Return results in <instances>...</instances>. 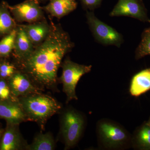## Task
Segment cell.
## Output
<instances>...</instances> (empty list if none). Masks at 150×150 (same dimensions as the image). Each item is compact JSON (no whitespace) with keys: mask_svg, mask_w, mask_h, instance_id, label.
Masks as SVG:
<instances>
[{"mask_svg":"<svg viewBox=\"0 0 150 150\" xmlns=\"http://www.w3.org/2000/svg\"><path fill=\"white\" fill-rule=\"evenodd\" d=\"M91 65L79 64L66 59L62 64L61 77L63 90L67 96V103L72 100H77L76 88L78 82L83 75L91 71Z\"/></svg>","mask_w":150,"mask_h":150,"instance_id":"cell-4","label":"cell"},{"mask_svg":"<svg viewBox=\"0 0 150 150\" xmlns=\"http://www.w3.org/2000/svg\"><path fill=\"white\" fill-rule=\"evenodd\" d=\"M14 48L21 60L28 57L34 50L33 44L22 26L17 30Z\"/></svg>","mask_w":150,"mask_h":150,"instance_id":"cell-14","label":"cell"},{"mask_svg":"<svg viewBox=\"0 0 150 150\" xmlns=\"http://www.w3.org/2000/svg\"><path fill=\"white\" fill-rule=\"evenodd\" d=\"M110 16L130 17L150 23L147 11L143 0H118L109 14Z\"/></svg>","mask_w":150,"mask_h":150,"instance_id":"cell-7","label":"cell"},{"mask_svg":"<svg viewBox=\"0 0 150 150\" xmlns=\"http://www.w3.org/2000/svg\"><path fill=\"white\" fill-rule=\"evenodd\" d=\"M150 56V26L146 28L142 34V40L135 52V58L138 60Z\"/></svg>","mask_w":150,"mask_h":150,"instance_id":"cell-18","label":"cell"},{"mask_svg":"<svg viewBox=\"0 0 150 150\" xmlns=\"http://www.w3.org/2000/svg\"><path fill=\"white\" fill-rule=\"evenodd\" d=\"M147 123H148V124H149V125H150V118L149 119V120H148L147 122Z\"/></svg>","mask_w":150,"mask_h":150,"instance_id":"cell-24","label":"cell"},{"mask_svg":"<svg viewBox=\"0 0 150 150\" xmlns=\"http://www.w3.org/2000/svg\"><path fill=\"white\" fill-rule=\"evenodd\" d=\"M77 6L76 0H50L43 9L52 16L61 18L74 11Z\"/></svg>","mask_w":150,"mask_h":150,"instance_id":"cell-12","label":"cell"},{"mask_svg":"<svg viewBox=\"0 0 150 150\" xmlns=\"http://www.w3.org/2000/svg\"><path fill=\"white\" fill-rule=\"evenodd\" d=\"M11 91L16 97L39 93L30 78L24 73L14 74L9 81Z\"/></svg>","mask_w":150,"mask_h":150,"instance_id":"cell-10","label":"cell"},{"mask_svg":"<svg viewBox=\"0 0 150 150\" xmlns=\"http://www.w3.org/2000/svg\"><path fill=\"white\" fill-rule=\"evenodd\" d=\"M55 148L54 137L51 133H40L34 138L30 144L27 145L25 149L30 150H53Z\"/></svg>","mask_w":150,"mask_h":150,"instance_id":"cell-16","label":"cell"},{"mask_svg":"<svg viewBox=\"0 0 150 150\" xmlns=\"http://www.w3.org/2000/svg\"><path fill=\"white\" fill-rule=\"evenodd\" d=\"M33 44H39L46 39L51 28L45 23L41 22L22 25Z\"/></svg>","mask_w":150,"mask_h":150,"instance_id":"cell-15","label":"cell"},{"mask_svg":"<svg viewBox=\"0 0 150 150\" xmlns=\"http://www.w3.org/2000/svg\"><path fill=\"white\" fill-rule=\"evenodd\" d=\"M17 30H13L0 41V55L7 56L14 48Z\"/></svg>","mask_w":150,"mask_h":150,"instance_id":"cell-19","label":"cell"},{"mask_svg":"<svg viewBox=\"0 0 150 150\" xmlns=\"http://www.w3.org/2000/svg\"><path fill=\"white\" fill-rule=\"evenodd\" d=\"M87 23L96 40L105 45H112L121 47L123 43V35L114 28L100 20L93 11L86 13Z\"/></svg>","mask_w":150,"mask_h":150,"instance_id":"cell-5","label":"cell"},{"mask_svg":"<svg viewBox=\"0 0 150 150\" xmlns=\"http://www.w3.org/2000/svg\"><path fill=\"white\" fill-rule=\"evenodd\" d=\"M14 22L8 12L5 9H0V33H5L11 30Z\"/></svg>","mask_w":150,"mask_h":150,"instance_id":"cell-20","label":"cell"},{"mask_svg":"<svg viewBox=\"0 0 150 150\" xmlns=\"http://www.w3.org/2000/svg\"><path fill=\"white\" fill-rule=\"evenodd\" d=\"M19 98V102L27 121L37 122L42 126L62 108L61 105L56 99L39 92L20 97Z\"/></svg>","mask_w":150,"mask_h":150,"instance_id":"cell-2","label":"cell"},{"mask_svg":"<svg viewBox=\"0 0 150 150\" xmlns=\"http://www.w3.org/2000/svg\"><path fill=\"white\" fill-rule=\"evenodd\" d=\"M0 118L10 124H19L27 121L25 113L19 101L0 99Z\"/></svg>","mask_w":150,"mask_h":150,"instance_id":"cell-9","label":"cell"},{"mask_svg":"<svg viewBox=\"0 0 150 150\" xmlns=\"http://www.w3.org/2000/svg\"><path fill=\"white\" fill-rule=\"evenodd\" d=\"M0 143V150H17L25 149L26 145L18 129L19 124L8 123Z\"/></svg>","mask_w":150,"mask_h":150,"instance_id":"cell-11","label":"cell"},{"mask_svg":"<svg viewBox=\"0 0 150 150\" xmlns=\"http://www.w3.org/2000/svg\"><path fill=\"white\" fill-rule=\"evenodd\" d=\"M150 90V68L145 69L134 75L131 80L130 93L138 97Z\"/></svg>","mask_w":150,"mask_h":150,"instance_id":"cell-13","label":"cell"},{"mask_svg":"<svg viewBox=\"0 0 150 150\" xmlns=\"http://www.w3.org/2000/svg\"><path fill=\"white\" fill-rule=\"evenodd\" d=\"M11 90L5 81L0 80V99L8 100L10 96Z\"/></svg>","mask_w":150,"mask_h":150,"instance_id":"cell-22","label":"cell"},{"mask_svg":"<svg viewBox=\"0 0 150 150\" xmlns=\"http://www.w3.org/2000/svg\"><path fill=\"white\" fill-rule=\"evenodd\" d=\"M84 7L90 11H93L99 7L102 0H81Z\"/></svg>","mask_w":150,"mask_h":150,"instance_id":"cell-23","label":"cell"},{"mask_svg":"<svg viewBox=\"0 0 150 150\" xmlns=\"http://www.w3.org/2000/svg\"><path fill=\"white\" fill-rule=\"evenodd\" d=\"M74 45L67 32L59 26H52L46 39L21 60L23 73L38 85L53 87L62 59Z\"/></svg>","mask_w":150,"mask_h":150,"instance_id":"cell-1","label":"cell"},{"mask_svg":"<svg viewBox=\"0 0 150 150\" xmlns=\"http://www.w3.org/2000/svg\"><path fill=\"white\" fill-rule=\"evenodd\" d=\"M10 8L17 18L22 21L34 22L43 16L42 9L35 0H28Z\"/></svg>","mask_w":150,"mask_h":150,"instance_id":"cell-8","label":"cell"},{"mask_svg":"<svg viewBox=\"0 0 150 150\" xmlns=\"http://www.w3.org/2000/svg\"><path fill=\"white\" fill-rule=\"evenodd\" d=\"M133 144L141 150H150V125L145 122L137 129L133 138Z\"/></svg>","mask_w":150,"mask_h":150,"instance_id":"cell-17","label":"cell"},{"mask_svg":"<svg viewBox=\"0 0 150 150\" xmlns=\"http://www.w3.org/2000/svg\"><path fill=\"white\" fill-rule=\"evenodd\" d=\"M15 68L13 65L8 64H3L0 67V76L1 77H11L14 74Z\"/></svg>","mask_w":150,"mask_h":150,"instance_id":"cell-21","label":"cell"},{"mask_svg":"<svg viewBox=\"0 0 150 150\" xmlns=\"http://www.w3.org/2000/svg\"><path fill=\"white\" fill-rule=\"evenodd\" d=\"M43 1H44V0H43Z\"/></svg>","mask_w":150,"mask_h":150,"instance_id":"cell-25","label":"cell"},{"mask_svg":"<svg viewBox=\"0 0 150 150\" xmlns=\"http://www.w3.org/2000/svg\"><path fill=\"white\" fill-rule=\"evenodd\" d=\"M100 142L107 149H120L127 145L130 141V136L120 125L112 122L103 121L97 126Z\"/></svg>","mask_w":150,"mask_h":150,"instance_id":"cell-6","label":"cell"},{"mask_svg":"<svg viewBox=\"0 0 150 150\" xmlns=\"http://www.w3.org/2000/svg\"><path fill=\"white\" fill-rule=\"evenodd\" d=\"M84 125L83 116L76 110L69 109L64 112L61 120V133L65 150L71 149L77 144Z\"/></svg>","mask_w":150,"mask_h":150,"instance_id":"cell-3","label":"cell"}]
</instances>
